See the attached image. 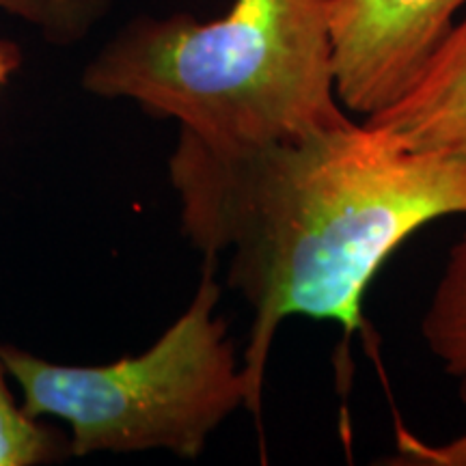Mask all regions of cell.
I'll return each mask as SVG.
<instances>
[{"mask_svg": "<svg viewBox=\"0 0 466 466\" xmlns=\"http://www.w3.org/2000/svg\"><path fill=\"white\" fill-rule=\"evenodd\" d=\"M182 229L253 309L242 360L259 417L277 330L291 316L367 330L378 270L432 220L466 217V147L406 149L367 124L259 145H209L179 132L168 160Z\"/></svg>", "mask_w": 466, "mask_h": 466, "instance_id": "6da1fadb", "label": "cell"}, {"mask_svg": "<svg viewBox=\"0 0 466 466\" xmlns=\"http://www.w3.org/2000/svg\"><path fill=\"white\" fill-rule=\"evenodd\" d=\"M333 0H233L217 20L137 17L83 74L85 89L175 119L209 145H259L352 121L337 97Z\"/></svg>", "mask_w": 466, "mask_h": 466, "instance_id": "7a4b0ae2", "label": "cell"}, {"mask_svg": "<svg viewBox=\"0 0 466 466\" xmlns=\"http://www.w3.org/2000/svg\"><path fill=\"white\" fill-rule=\"evenodd\" d=\"M218 259L206 258L188 309L138 357L108 365H56L0 348L26 415L69 425V453L167 450L199 458L209 434L247 408V382L225 318L217 316Z\"/></svg>", "mask_w": 466, "mask_h": 466, "instance_id": "3957f363", "label": "cell"}, {"mask_svg": "<svg viewBox=\"0 0 466 466\" xmlns=\"http://www.w3.org/2000/svg\"><path fill=\"white\" fill-rule=\"evenodd\" d=\"M466 0H333L335 89L343 108L371 116L415 85Z\"/></svg>", "mask_w": 466, "mask_h": 466, "instance_id": "277c9868", "label": "cell"}, {"mask_svg": "<svg viewBox=\"0 0 466 466\" xmlns=\"http://www.w3.org/2000/svg\"><path fill=\"white\" fill-rule=\"evenodd\" d=\"M365 124L406 149L466 147V15L415 85Z\"/></svg>", "mask_w": 466, "mask_h": 466, "instance_id": "5b68a950", "label": "cell"}, {"mask_svg": "<svg viewBox=\"0 0 466 466\" xmlns=\"http://www.w3.org/2000/svg\"><path fill=\"white\" fill-rule=\"evenodd\" d=\"M421 333L445 374L458 382V393L466 404V233L450 250L445 272L423 316Z\"/></svg>", "mask_w": 466, "mask_h": 466, "instance_id": "8992f818", "label": "cell"}, {"mask_svg": "<svg viewBox=\"0 0 466 466\" xmlns=\"http://www.w3.org/2000/svg\"><path fill=\"white\" fill-rule=\"evenodd\" d=\"M5 374L7 367L0 357V466H33L72 456L67 439L37 423V419L15 404Z\"/></svg>", "mask_w": 466, "mask_h": 466, "instance_id": "52a82bcc", "label": "cell"}, {"mask_svg": "<svg viewBox=\"0 0 466 466\" xmlns=\"http://www.w3.org/2000/svg\"><path fill=\"white\" fill-rule=\"evenodd\" d=\"M113 0H0V11L37 26L52 44H76L102 20Z\"/></svg>", "mask_w": 466, "mask_h": 466, "instance_id": "ba28073f", "label": "cell"}, {"mask_svg": "<svg viewBox=\"0 0 466 466\" xmlns=\"http://www.w3.org/2000/svg\"><path fill=\"white\" fill-rule=\"evenodd\" d=\"M389 464L415 466H466V434L451 439L442 445H430L419 441L408 430L398 428V453Z\"/></svg>", "mask_w": 466, "mask_h": 466, "instance_id": "9c48e42d", "label": "cell"}, {"mask_svg": "<svg viewBox=\"0 0 466 466\" xmlns=\"http://www.w3.org/2000/svg\"><path fill=\"white\" fill-rule=\"evenodd\" d=\"M17 66H20V50L14 44L0 42V86L7 83Z\"/></svg>", "mask_w": 466, "mask_h": 466, "instance_id": "30bf717a", "label": "cell"}]
</instances>
